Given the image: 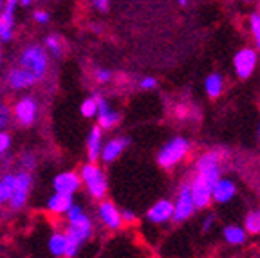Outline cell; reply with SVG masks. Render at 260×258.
<instances>
[{"mask_svg":"<svg viewBox=\"0 0 260 258\" xmlns=\"http://www.w3.org/2000/svg\"><path fill=\"white\" fill-rule=\"evenodd\" d=\"M35 20L40 22V24H45V22L49 20V15L45 11H37L35 13Z\"/></svg>","mask_w":260,"mask_h":258,"instance_id":"cell-36","label":"cell"},{"mask_svg":"<svg viewBox=\"0 0 260 258\" xmlns=\"http://www.w3.org/2000/svg\"><path fill=\"white\" fill-rule=\"evenodd\" d=\"M13 186H15V175L13 174H8L0 179V206H4L11 199Z\"/></svg>","mask_w":260,"mask_h":258,"instance_id":"cell-24","label":"cell"},{"mask_svg":"<svg viewBox=\"0 0 260 258\" xmlns=\"http://www.w3.org/2000/svg\"><path fill=\"white\" fill-rule=\"evenodd\" d=\"M80 179L85 182L87 190H89V194L94 199H103V195L107 191V179L102 170L98 168L94 163H89V165H85L81 168Z\"/></svg>","mask_w":260,"mask_h":258,"instance_id":"cell-4","label":"cell"},{"mask_svg":"<svg viewBox=\"0 0 260 258\" xmlns=\"http://www.w3.org/2000/svg\"><path fill=\"white\" fill-rule=\"evenodd\" d=\"M69 230L74 231L83 242H85L87 238L90 237V233H92V224H90L89 217L83 213V210H81L80 206L73 204L69 208Z\"/></svg>","mask_w":260,"mask_h":258,"instance_id":"cell-7","label":"cell"},{"mask_svg":"<svg viewBox=\"0 0 260 258\" xmlns=\"http://www.w3.org/2000/svg\"><path fill=\"white\" fill-rule=\"evenodd\" d=\"M63 235H65V253H63V256L65 258L76 256L78 249H80V246H81L83 240H81V238L71 230H67V233H63Z\"/></svg>","mask_w":260,"mask_h":258,"instance_id":"cell-23","label":"cell"},{"mask_svg":"<svg viewBox=\"0 0 260 258\" xmlns=\"http://www.w3.org/2000/svg\"><path fill=\"white\" fill-rule=\"evenodd\" d=\"M18 0H6L4 11L0 13V38L9 42L13 37V11Z\"/></svg>","mask_w":260,"mask_h":258,"instance_id":"cell-17","label":"cell"},{"mask_svg":"<svg viewBox=\"0 0 260 258\" xmlns=\"http://www.w3.org/2000/svg\"><path fill=\"white\" fill-rule=\"evenodd\" d=\"M126 145H128L126 137H116V139H112V141H109L103 146L102 152H100V157H102L103 163H112L126 148Z\"/></svg>","mask_w":260,"mask_h":258,"instance_id":"cell-18","label":"cell"},{"mask_svg":"<svg viewBox=\"0 0 260 258\" xmlns=\"http://www.w3.org/2000/svg\"><path fill=\"white\" fill-rule=\"evenodd\" d=\"M49 249L54 256H63L65 253V235L61 233H54L49 240Z\"/></svg>","mask_w":260,"mask_h":258,"instance_id":"cell-26","label":"cell"},{"mask_svg":"<svg viewBox=\"0 0 260 258\" xmlns=\"http://www.w3.org/2000/svg\"><path fill=\"white\" fill-rule=\"evenodd\" d=\"M100 218H102L103 224H105L107 228H110V230H119L121 224H123L121 211H119L118 208L109 201H105V202L100 204Z\"/></svg>","mask_w":260,"mask_h":258,"instance_id":"cell-15","label":"cell"},{"mask_svg":"<svg viewBox=\"0 0 260 258\" xmlns=\"http://www.w3.org/2000/svg\"><path fill=\"white\" fill-rule=\"evenodd\" d=\"M174 217V202L168 201V199H162L157 201L150 210L146 211V218L154 224H162V222H168Z\"/></svg>","mask_w":260,"mask_h":258,"instance_id":"cell-13","label":"cell"},{"mask_svg":"<svg viewBox=\"0 0 260 258\" xmlns=\"http://www.w3.org/2000/svg\"><path fill=\"white\" fill-rule=\"evenodd\" d=\"M110 71H105V69H100V71H96V80L102 81V83H105V81L110 80Z\"/></svg>","mask_w":260,"mask_h":258,"instance_id":"cell-33","label":"cell"},{"mask_svg":"<svg viewBox=\"0 0 260 258\" xmlns=\"http://www.w3.org/2000/svg\"><path fill=\"white\" fill-rule=\"evenodd\" d=\"M8 83L13 89H25V87H31V85L38 83V80L31 73H27L25 69H22L20 65H16V67H13L9 71Z\"/></svg>","mask_w":260,"mask_h":258,"instance_id":"cell-16","label":"cell"},{"mask_svg":"<svg viewBox=\"0 0 260 258\" xmlns=\"http://www.w3.org/2000/svg\"><path fill=\"white\" fill-rule=\"evenodd\" d=\"M87 148H89V161L96 163L98 157H100V152H102V128H100V126H94V128L90 130Z\"/></svg>","mask_w":260,"mask_h":258,"instance_id":"cell-20","label":"cell"},{"mask_svg":"<svg viewBox=\"0 0 260 258\" xmlns=\"http://www.w3.org/2000/svg\"><path fill=\"white\" fill-rule=\"evenodd\" d=\"M2 6H4V0H0V11H2Z\"/></svg>","mask_w":260,"mask_h":258,"instance_id":"cell-40","label":"cell"},{"mask_svg":"<svg viewBox=\"0 0 260 258\" xmlns=\"http://www.w3.org/2000/svg\"><path fill=\"white\" fill-rule=\"evenodd\" d=\"M237 194V184L232 179L220 177L219 181L213 184L211 188V201L217 202V204H226L230 202Z\"/></svg>","mask_w":260,"mask_h":258,"instance_id":"cell-11","label":"cell"},{"mask_svg":"<svg viewBox=\"0 0 260 258\" xmlns=\"http://www.w3.org/2000/svg\"><path fill=\"white\" fill-rule=\"evenodd\" d=\"M29 188H31V175L27 172H20L18 175H15V186H13V194L9 199L13 210H20L25 204L29 195Z\"/></svg>","mask_w":260,"mask_h":258,"instance_id":"cell-8","label":"cell"},{"mask_svg":"<svg viewBox=\"0 0 260 258\" xmlns=\"http://www.w3.org/2000/svg\"><path fill=\"white\" fill-rule=\"evenodd\" d=\"M92 4L96 6L100 11H109V0H92Z\"/></svg>","mask_w":260,"mask_h":258,"instance_id":"cell-35","label":"cell"},{"mask_svg":"<svg viewBox=\"0 0 260 258\" xmlns=\"http://www.w3.org/2000/svg\"><path fill=\"white\" fill-rule=\"evenodd\" d=\"M204 90H206V94L211 100L219 98L224 90V78L220 76L219 73H211L210 76L204 80Z\"/></svg>","mask_w":260,"mask_h":258,"instance_id":"cell-19","label":"cell"},{"mask_svg":"<svg viewBox=\"0 0 260 258\" xmlns=\"http://www.w3.org/2000/svg\"><path fill=\"white\" fill-rule=\"evenodd\" d=\"M244 230H246V233H251V235L260 233V210H253L246 215Z\"/></svg>","mask_w":260,"mask_h":258,"instance_id":"cell-25","label":"cell"},{"mask_svg":"<svg viewBox=\"0 0 260 258\" xmlns=\"http://www.w3.org/2000/svg\"><path fill=\"white\" fill-rule=\"evenodd\" d=\"M121 220H126V222H136V215L132 211H121Z\"/></svg>","mask_w":260,"mask_h":258,"instance_id":"cell-37","label":"cell"},{"mask_svg":"<svg viewBox=\"0 0 260 258\" xmlns=\"http://www.w3.org/2000/svg\"><path fill=\"white\" fill-rule=\"evenodd\" d=\"M155 85H157V80H155V78H152V76H148V78H143L139 87H141L143 90H150V89H154Z\"/></svg>","mask_w":260,"mask_h":258,"instance_id":"cell-31","label":"cell"},{"mask_svg":"<svg viewBox=\"0 0 260 258\" xmlns=\"http://www.w3.org/2000/svg\"><path fill=\"white\" fill-rule=\"evenodd\" d=\"M9 121V109L4 105H0V130L4 128Z\"/></svg>","mask_w":260,"mask_h":258,"instance_id":"cell-30","label":"cell"},{"mask_svg":"<svg viewBox=\"0 0 260 258\" xmlns=\"http://www.w3.org/2000/svg\"><path fill=\"white\" fill-rule=\"evenodd\" d=\"M195 175L208 182V184H215L220 179V152L219 150H210L203 153L197 163H195Z\"/></svg>","mask_w":260,"mask_h":258,"instance_id":"cell-3","label":"cell"},{"mask_svg":"<svg viewBox=\"0 0 260 258\" xmlns=\"http://www.w3.org/2000/svg\"><path fill=\"white\" fill-rule=\"evenodd\" d=\"M179 2V6H186L188 4V0H177Z\"/></svg>","mask_w":260,"mask_h":258,"instance_id":"cell-38","label":"cell"},{"mask_svg":"<svg viewBox=\"0 0 260 258\" xmlns=\"http://www.w3.org/2000/svg\"><path fill=\"white\" fill-rule=\"evenodd\" d=\"M96 96V101H98V126L100 128H114V126L118 125L119 121H121V116H119L118 112H114V110H110V107L107 105V101L103 100L100 94H94Z\"/></svg>","mask_w":260,"mask_h":258,"instance_id":"cell-10","label":"cell"},{"mask_svg":"<svg viewBox=\"0 0 260 258\" xmlns=\"http://www.w3.org/2000/svg\"><path fill=\"white\" fill-rule=\"evenodd\" d=\"M81 114L85 117H94L98 114V101L96 96L92 98H87L83 103H81Z\"/></svg>","mask_w":260,"mask_h":258,"instance_id":"cell-27","label":"cell"},{"mask_svg":"<svg viewBox=\"0 0 260 258\" xmlns=\"http://www.w3.org/2000/svg\"><path fill=\"white\" fill-rule=\"evenodd\" d=\"M15 117L18 123L24 126L32 125V121L37 119V101L32 98H24L15 105Z\"/></svg>","mask_w":260,"mask_h":258,"instance_id":"cell-12","label":"cell"},{"mask_svg":"<svg viewBox=\"0 0 260 258\" xmlns=\"http://www.w3.org/2000/svg\"><path fill=\"white\" fill-rule=\"evenodd\" d=\"M45 44H47V49H51V53L54 54L56 58L61 56V40L58 37H47V40H45Z\"/></svg>","mask_w":260,"mask_h":258,"instance_id":"cell-29","label":"cell"},{"mask_svg":"<svg viewBox=\"0 0 260 258\" xmlns=\"http://www.w3.org/2000/svg\"><path fill=\"white\" fill-rule=\"evenodd\" d=\"M246 2H248V0H246Z\"/></svg>","mask_w":260,"mask_h":258,"instance_id":"cell-43","label":"cell"},{"mask_svg":"<svg viewBox=\"0 0 260 258\" xmlns=\"http://www.w3.org/2000/svg\"><path fill=\"white\" fill-rule=\"evenodd\" d=\"M224 240L232 246H240V244L246 242V230L240 226H235V224H230V226L224 228L222 231Z\"/></svg>","mask_w":260,"mask_h":258,"instance_id":"cell-21","label":"cell"},{"mask_svg":"<svg viewBox=\"0 0 260 258\" xmlns=\"http://www.w3.org/2000/svg\"><path fill=\"white\" fill-rule=\"evenodd\" d=\"M258 132H260V126H258Z\"/></svg>","mask_w":260,"mask_h":258,"instance_id":"cell-42","label":"cell"},{"mask_svg":"<svg viewBox=\"0 0 260 258\" xmlns=\"http://www.w3.org/2000/svg\"><path fill=\"white\" fill-rule=\"evenodd\" d=\"M190 150H191V143L188 141L186 137H181V136L174 137V139H170L167 145L159 150L157 153L159 166L167 170L174 168V166H177L179 163L186 157L188 153H190Z\"/></svg>","mask_w":260,"mask_h":258,"instance_id":"cell-1","label":"cell"},{"mask_svg":"<svg viewBox=\"0 0 260 258\" xmlns=\"http://www.w3.org/2000/svg\"><path fill=\"white\" fill-rule=\"evenodd\" d=\"M71 206H73V197L71 195L56 194L49 201V210L53 213H65V211H69Z\"/></svg>","mask_w":260,"mask_h":258,"instance_id":"cell-22","label":"cell"},{"mask_svg":"<svg viewBox=\"0 0 260 258\" xmlns=\"http://www.w3.org/2000/svg\"><path fill=\"white\" fill-rule=\"evenodd\" d=\"M249 27H251L256 47H258V51H260V22H258V15H256V13H253V15L249 16Z\"/></svg>","mask_w":260,"mask_h":258,"instance_id":"cell-28","label":"cell"},{"mask_svg":"<svg viewBox=\"0 0 260 258\" xmlns=\"http://www.w3.org/2000/svg\"><path fill=\"white\" fill-rule=\"evenodd\" d=\"M9 148V136L4 132H0V155Z\"/></svg>","mask_w":260,"mask_h":258,"instance_id":"cell-32","label":"cell"},{"mask_svg":"<svg viewBox=\"0 0 260 258\" xmlns=\"http://www.w3.org/2000/svg\"><path fill=\"white\" fill-rule=\"evenodd\" d=\"M80 184H81L80 175L74 174V172H65V174H60L54 179V190H56V194L73 195L80 188Z\"/></svg>","mask_w":260,"mask_h":258,"instance_id":"cell-14","label":"cell"},{"mask_svg":"<svg viewBox=\"0 0 260 258\" xmlns=\"http://www.w3.org/2000/svg\"><path fill=\"white\" fill-rule=\"evenodd\" d=\"M195 213V204L193 199H191L190 184H184L181 190H179L177 201L174 202V220L175 222H183L186 218H190Z\"/></svg>","mask_w":260,"mask_h":258,"instance_id":"cell-6","label":"cell"},{"mask_svg":"<svg viewBox=\"0 0 260 258\" xmlns=\"http://www.w3.org/2000/svg\"><path fill=\"white\" fill-rule=\"evenodd\" d=\"M18 65L40 81L47 73V54H45V51L40 45H31L22 53Z\"/></svg>","mask_w":260,"mask_h":258,"instance_id":"cell-2","label":"cell"},{"mask_svg":"<svg viewBox=\"0 0 260 258\" xmlns=\"http://www.w3.org/2000/svg\"><path fill=\"white\" fill-rule=\"evenodd\" d=\"M256 15H258V22H260V13H256Z\"/></svg>","mask_w":260,"mask_h":258,"instance_id":"cell-41","label":"cell"},{"mask_svg":"<svg viewBox=\"0 0 260 258\" xmlns=\"http://www.w3.org/2000/svg\"><path fill=\"white\" fill-rule=\"evenodd\" d=\"M256 61H258V54L255 49L244 47L240 51H237L233 56V69H235L237 76L240 80H248L256 69Z\"/></svg>","mask_w":260,"mask_h":258,"instance_id":"cell-5","label":"cell"},{"mask_svg":"<svg viewBox=\"0 0 260 258\" xmlns=\"http://www.w3.org/2000/svg\"><path fill=\"white\" fill-rule=\"evenodd\" d=\"M211 188H213V186L208 184L204 179L197 177V175L193 177V181L190 182V191H191V199H193L195 210H204V208L210 206Z\"/></svg>","mask_w":260,"mask_h":258,"instance_id":"cell-9","label":"cell"},{"mask_svg":"<svg viewBox=\"0 0 260 258\" xmlns=\"http://www.w3.org/2000/svg\"><path fill=\"white\" fill-rule=\"evenodd\" d=\"M213 224H215V215H208L203 220V231H210Z\"/></svg>","mask_w":260,"mask_h":258,"instance_id":"cell-34","label":"cell"},{"mask_svg":"<svg viewBox=\"0 0 260 258\" xmlns=\"http://www.w3.org/2000/svg\"><path fill=\"white\" fill-rule=\"evenodd\" d=\"M20 2H22V6H29V4H31V0H20Z\"/></svg>","mask_w":260,"mask_h":258,"instance_id":"cell-39","label":"cell"}]
</instances>
